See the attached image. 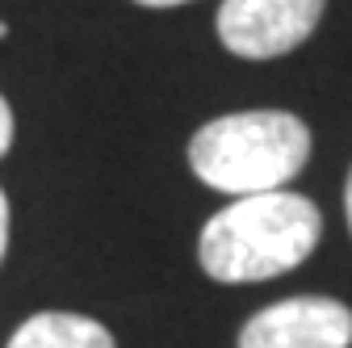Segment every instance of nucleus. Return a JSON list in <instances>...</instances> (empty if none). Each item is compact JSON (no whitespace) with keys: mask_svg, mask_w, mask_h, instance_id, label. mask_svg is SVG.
I'll use <instances>...</instances> for the list:
<instances>
[{"mask_svg":"<svg viewBox=\"0 0 352 348\" xmlns=\"http://www.w3.org/2000/svg\"><path fill=\"white\" fill-rule=\"evenodd\" d=\"M323 214L311 197L273 189L252 193L218 210L201 227L197 260L214 281L248 285L298 269L319 248Z\"/></svg>","mask_w":352,"mask_h":348,"instance_id":"nucleus-1","label":"nucleus"},{"mask_svg":"<svg viewBox=\"0 0 352 348\" xmlns=\"http://www.w3.org/2000/svg\"><path fill=\"white\" fill-rule=\"evenodd\" d=\"M311 160V126L285 109H243L206 122L189 139V168L218 193L285 189Z\"/></svg>","mask_w":352,"mask_h":348,"instance_id":"nucleus-2","label":"nucleus"},{"mask_svg":"<svg viewBox=\"0 0 352 348\" xmlns=\"http://www.w3.org/2000/svg\"><path fill=\"white\" fill-rule=\"evenodd\" d=\"M327 0H223L218 42L239 59H281L323 21Z\"/></svg>","mask_w":352,"mask_h":348,"instance_id":"nucleus-3","label":"nucleus"},{"mask_svg":"<svg viewBox=\"0 0 352 348\" xmlns=\"http://www.w3.org/2000/svg\"><path fill=\"white\" fill-rule=\"evenodd\" d=\"M239 348H352V311L336 298H281L256 311Z\"/></svg>","mask_w":352,"mask_h":348,"instance_id":"nucleus-4","label":"nucleus"},{"mask_svg":"<svg viewBox=\"0 0 352 348\" xmlns=\"http://www.w3.org/2000/svg\"><path fill=\"white\" fill-rule=\"evenodd\" d=\"M9 348H118L109 327L88 319V315H76V311H38L30 315Z\"/></svg>","mask_w":352,"mask_h":348,"instance_id":"nucleus-5","label":"nucleus"},{"mask_svg":"<svg viewBox=\"0 0 352 348\" xmlns=\"http://www.w3.org/2000/svg\"><path fill=\"white\" fill-rule=\"evenodd\" d=\"M9 147H13V109H9L5 97H0V160L9 155Z\"/></svg>","mask_w":352,"mask_h":348,"instance_id":"nucleus-6","label":"nucleus"},{"mask_svg":"<svg viewBox=\"0 0 352 348\" xmlns=\"http://www.w3.org/2000/svg\"><path fill=\"white\" fill-rule=\"evenodd\" d=\"M5 252H9V197L0 189V260H5Z\"/></svg>","mask_w":352,"mask_h":348,"instance_id":"nucleus-7","label":"nucleus"},{"mask_svg":"<svg viewBox=\"0 0 352 348\" xmlns=\"http://www.w3.org/2000/svg\"><path fill=\"white\" fill-rule=\"evenodd\" d=\"M135 5H147V9H172V5H189V0H135Z\"/></svg>","mask_w":352,"mask_h":348,"instance_id":"nucleus-8","label":"nucleus"},{"mask_svg":"<svg viewBox=\"0 0 352 348\" xmlns=\"http://www.w3.org/2000/svg\"><path fill=\"white\" fill-rule=\"evenodd\" d=\"M344 210H348V227H352V168H348V185H344Z\"/></svg>","mask_w":352,"mask_h":348,"instance_id":"nucleus-9","label":"nucleus"},{"mask_svg":"<svg viewBox=\"0 0 352 348\" xmlns=\"http://www.w3.org/2000/svg\"><path fill=\"white\" fill-rule=\"evenodd\" d=\"M5 34H9V25H5V21H0V38H5Z\"/></svg>","mask_w":352,"mask_h":348,"instance_id":"nucleus-10","label":"nucleus"}]
</instances>
